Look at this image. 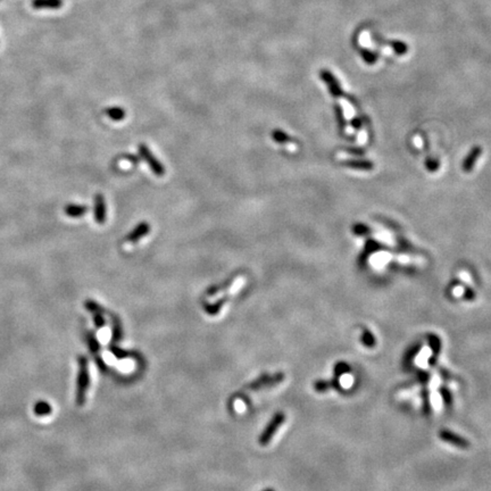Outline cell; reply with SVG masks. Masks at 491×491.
Here are the masks:
<instances>
[{"instance_id":"cell-6","label":"cell","mask_w":491,"mask_h":491,"mask_svg":"<svg viewBox=\"0 0 491 491\" xmlns=\"http://www.w3.org/2000/svg\"><path fill=\"white\" fill-rule=\"evenodd\" d=\"M96 221L99 224H104L106 221V205L104 197L101 194H98L96 197V211H95Z\"/></svg>"},{"instance_id":"cell-15","label":"cell","mask_w":491,"mask_h":491,"mask_svg":"<svg viewBox=\"0 0 491 491\" xmlns=\"http://www.w3.org/2000/svg\"><path fill=\"white\" fill-rule=\"evenodd\" d=\"M340 385L342 388L345 389H349L352 385H354V377L350 374H344L340 377Z\"/></svg>"},{"instance_id":"cell-20","label":"cell","mask_w":491,"mask_h":491,"mask_svg":"<svg viewBox=\"0 0 491 491\" xmlns=\"http://www.w3.org/2000/svg\"><path fill=\"white\" fill-rule=\"evenodd\" d=\"M430 341H431V347H432V349H433V352L434 354H436V352L439 351V348H440V341L438 338L436 336H431L430 337Z\"/></svg>"},{"instance_id":"cell-4","label":"cell","mask_w":491,"mask_h":491,"mask_svg":"<svg viewBox=\"0 0 491 491\" xmlns=\"http://www.w3.org/2000/svg\"><path fill=\"white\" fill-rule=\"evenodd\" d=\"M149 232H150V225L148 224L147 222H141L140 224H138L137 227L133 229L129 234H127L126 240L129 242H132V243L137 242Z\"/></svg>"},{"instance_id":"cell-22","label":"cell","mask_w":491,"mask_h":491,"mask_svg":"<svg viewBox=\"0 0 491 491\" xmlns=\"http://www.w3.org/2000/svg\"><path fill=\"white\" fill-rule=\"evenodd\" d=\"M95 323H96L97 326H99V327L104 325L105 321H104V319H102L100 314H97V315L95 316Z\"/></svg>"},{"instance_id":"cell-19","label":"cell","mask_w":491,"mask_h":491,"mask_svg":"<svg viewBox=\"0 0 491 491\" xmlns=\"http://www.w3.org/2000/svg\"><path fill=\"white\" fill-rule=\"evenodd\" d=\"M331 387V383L329 382H323V381H321V382H316L315 383V389L317 391H320V392H324L325 390H327V389H329Z\"/></svg>"},{"instance_id":"cell-16","label":"cell","mask_w":491,"mask_h":491,"mask_svg":"<svg viewBox=\"0 0 491 491\" xmlns=\"http://www.w3.org/2000/svg\"><path fill=\"white\" fill-rule=\"evenodd\" d=\"M85 307H86V308H88V310L92 311V313H97V314L102 313L101 307H100L98 304H96L95 301H92V300H88V301H86V303H85Z\"/></svg>"},{"instance_id":"cell-23","label":"cell","mask_w":491,"mask_h":491,"mask_svg":"<svg viewBox=\"0 0 491 491\" xmlns=\"http://www.w3.org/2000/svg\"><path fill=\"white\" fill-rule=\"evenodd\" d=\"M442 396H443L444 401H446L447 404L452 403V397H450V393L448 392V390H446V389H443V390H442Z\"/></svg>"},{"instance_id":"cell-21","label":"cell","mask_w":491,"mask_h":491,"mask_svg":"<svg viewBox=\"0 0 491 491\" xmlns=\"http://www.w3.org/2000/svg\"><path fill=\"white\" fill-rule=\"evenodd\" d=\"M348 370H349V367H348V365H346L345 363H339V364L336 366V373H338V374L346 373Z\"/></svg>"},{"instance_id":"cell-2","label":"cell","mask_w":491,"mask_h":491,"mask_svg":"<svg viewBox=\"0 0 491 491\" xmlns=\"http://www.w3.org/2000/svg\"><path fill=\"white\" fill-rule=\"evenodd\" d=\"M139 152L141 157L145 160L148 164V166L150 167L151 172L155 174L156 176H164L165 175V167L162 165V163L157 160V158L152 155V152L149 150V148L147 147V145H139Z\"/></svg>"},{"instance_id":"cell-13","label":"cell","mask_w":491,"mask_h":491,"mask_svg":"<svg viewBox=\"0 0 491 491\" xmlns=\"http://www.w3.org/2000/svg\"><path fill=\"white\" fill-rule=\"evenodd\" d=\"M66 212H68L70 216L78 217V216H81V215L85 214L86 207L85 206H75V205H74V206H70Z\"/></svg>"},{"instance_id":"cell-12","label":"cell","mask_w":491,"mask_h":491,"mask_svg":"<svg viewBox=\"0 0 491 491\" xmlns=\"http://www.w3.org/2000/svg\"><path fill=\"white\" fill-rule=\"evenodd\" d=\"M272 139L275 141V142H278L280 143V145H284V143H288L291 141L290 139V137L286 135L285 132L283 131H281V130H274L272 132Z\"/></svg>"},{"instance_id":"cell-9","label":"cell","mask_w":491,"mask_h":491,"mask_svg":"<svg viewBox=\"0 0 491 491\" xmlns=\"http://www.w3.org/2000/svg\"><path fill=\"white\" fill-rule=\"evenodd\" d=\"M105 113L111 121H115V122L123 121L126 116V113L122 108V107H110V108H107Z\"/></svg>"},{"instance_id":"cell-7","label":"cell","mask_w":491,"mask_h":491,"mask_svg":"<svg viewBox=\"0 0 491 491\" xmlns=\"http://www.w3.org/2000/svg\"><path fill=\"white\" fill-rule=\"evenodd\" d=\"M33 413L34 415H37L39 417H43V416H48L53 413V407H51L50 404L46 400H39L34 404L33 406Z\"/></svg>"},{"instance_id":"cell-11","label":"cell","mask_w":491,"mask_h":491,"mask_svg":"<svg viewBox=\"0 0 491 491\" xmlns=\"http://www.w3.org/2000/svg\"><path fill=\"white\" fill-rule=\"evenodd\" d=\"M431 354H432L431 349H430V348L424 347L423 349L419 351V354L416 358L417 365H419L421 367H426L428 365V360L430 358V356H431Z\"/></svg>"},{"instance_id":"cell-14","label":"cell","mask_w":491,"mask_h":491,"mask_svg":"<svg viewBox=\"0 0 491 491\" xmlns=\"http://www.w3.org/2000/svg\"><path fill=\"white\" fill-rule=\"evenodd\" d=\"M362 342L364 345H366L367 347H374V345H375L374 337H373L367 330H364V332H363Z\"/></svg>"},{"instance_id":"cell-17","label":"cell","mask_w":491,"mask_h":491,"mask_svg":"<svg viewBox=\"0 0 491 491\" xmlns=\"http://www.w3.org/2000/svg\"><path fill=\"white\" fill-rule=\"evenodd\" d=\"M347 165L351 166V167H356V168H365V170L372 168L371 164L366 163V162H348Z\"/></svg>"},{"instance_id":"cell-18","label":"cell","mask_w":491,"mask_h":491,"mask_svg":"<svg viewBox=\"0 0 491 491\" xmlns=\"http://www.w3.org/2000/svg\"><path fill=\"white\" fill-rule=\"evenodd\" d=\"M431 403H432V405L434 407V409H439L441 408V398H440V396L438 395L437 392H433L432 393V397H431Z\"/></svg>"},{"instance_id":"cell-3","label":"cell","mask_w":491,"mask_h":491,"mask_svg":"<svg viewBox=\"0 0 491 491\" xmlns=\"http://www.w3.org/2000/svg\"><path fill=\"white\" fill-rule=\"evenodd\" d=\"M284 422V415L283 414H276V416L273 418V421L270 423V426L267 427V429L265 430V432L262 434V437H260L259 439V442L262 443V444H266L267 443L271 438H272L273 434L275 433L276 430H278V427L280 426L281 423H283Z\"/></svg>"},{"instance_id":"cell-5","label":"cell","mask_w":491,"mask_h":491,"mask_svg":"<svg viewBox=\"0 0 491 491\" xmlns=\"http://www.w3.org/2000/svg\"><path fill=\"white\" fill-rule=\"evenodd\" d=\"M440 438H441L443 441L455 444V446H457L459 448H468L470 447V443H468L467 440L460 438L459 436H457V434H455V433L450 432V431H447V430H442V431L440 432Z\"/></svg>"},{"instance_id":"cell-8","label":"cell","mask_w":491,"mask_h":491,"mask_svg":"<svg viewBox=\"0 0 491 491\" xmlns=\"http://www.w3.org/2000/svg\"><path fill=\"white\" fill-rule=\"evenodd\" d=\"M481 150H482V149H481L480 147H475V148H473L472 150H471V152L468 153V156L466 157V160H465L464 163H463V170H465L466 172H470L471 170H472L475 162H477V160L480 157Z\"/></svg>"},{"instance_id":"cell-1","label":"cell","mask_w":491,"mask_h":491,"mask_svg":"<svg viewBox=\"0 0 491 491\" xmlns=\"http://www.w3.org/2000/svg\"><path fill=\"white\" fill-rule=\"evenodd\" d=\"M90 386V375L88 368V361L86 358L79 357V375L78 387H76V404L82 406L85 403V396Z\"/></svg>"},{"instance_id":"cell-10","label":"cell","mask_w":491,"mask_h":491,"mask_svg":"<svg viewBox=\"0 0 491 491\" xmlns=\"http://www.w3.org/2000/svg\"><path fill=\"white\" fill-rule=\"evenodd\" d=\"M322 78H323V80L326 82V84L330 86V90H331V94L333 95V96H340V89H339V86H338V83L334 81L333 79V76H332L330 74V72H322Z\"/></svg>"}]
</instances>
